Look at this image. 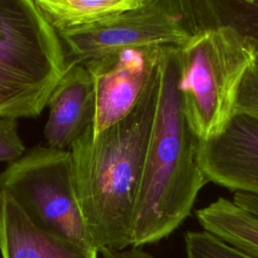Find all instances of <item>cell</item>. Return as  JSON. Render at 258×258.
Wrapping results in <instances>:
<instances>
[{"label":"cell","mask_w":258,"mask_h":258,"mask_svg":"<svg viewBox=\"0 0 258 258\" xmlns=\"http://www.w3.org/2000/svg\"><path fill=\"white\" fill-rule=\"evenodd\" d=\"M159 91L157 67L139 101L98 135L90 126L69 149L78 205L92 248L132 246L135 203Z\"/></svg>","instance_id":"6da1fadb"},{"label":"cell","mask_w":258,"mask_h":258,"mask_svg":"<svg viewBox=\"0 0 258 258\" xmlns=\"http://www.w3.org/2000/svg\"><path fill=\"white\" fill-rule=\"evenodd\" d=\"M158 99L137 192L132 246L160 241L188 217L209 182L199 162L201 141L191 131L177 91L178 47L160 48Z\"/></svg>","instance_id":"7a4b0ae2"},{"label":"cell","mask_w":258,"mask_h":258,"mask_svg":"<svg viewBox=\"0 0 258 258\" xmlns=\"http://www.w3.org/2000/svg\"><path fill=\"white\" fill-rule=\"evenodd\" d=\"M255 56L252 41L230 25L199 29L178 47L177 91L201 142L220 135L235 116L240 85Z\"/></svg>","instance_id":"3957f363"},{"label":"cell","mask_w":258,"mask_h":258,"mask_svg":"<svg viewBox=\"0 0 258 258\" xmlns=\"http://www.w3.org/2000/svg\"><path fill=\"white\" fill-rule=\"evenodd\" d=\"M0 190L43 231L92 248L76 197L70 150L47 145L26 150L0 172Z\"/></svg>","instance_id":"277c9868"},{"label":"cell","mask_w":258,"mask_h":258,"mask_svg":"<svg viewBox=\"0 0 258 258\" xmlns=\"http://www.w3.org/2000/svg\"><path fill=\"white\" fill-rule=\"evenodd\" d=\"M195 31L189 1L143 0L135 8L57 35L67 69L124 49L179 47Z\"/></svg>","instance_id":"5b68a950"},{"label":"cell","mask_w":258,"mask_h":258,"mask_svg":"<svg viewBox=\"0 0 258 258\" xmlns=\"http://www.w3.org/2000/svg\"><path fill=\"white\" fill-rule=\"evenodd\" d=\"M0 67L49 90L63 75L60 39L34 0H0Z\"/></svg>","instance_id":"8992f818"},{"label":"cell","mask_w":258,"mask_h":258,"mask_svg":"<svg viewBox=\"0 0 258 258\" xmlns=\"http://www.w3.org/2000/svg\"><path fill=\"white\" fill-rule=\"evenodd\" d=\"M161 47L124 49L84 63L95 91L93 135L131 112L156 70Z\"/></svg>","instance_id":"52a82bcc"},{"label":"cell","mask_w":258,"mask_h":258,"mask_svg":"<svg viewBox=\"0 0 258 258\" xmlns=\"http://www.w3.org/2000/svg\"><path fill=\"white\" fill-rule=\"evenodd\" d=\"M199 162L209 182L258 196V122L235 115L220 135L201 142Z\"/></svg>","instance_id":"ba28073f"},{"label":"cell","mask_w":258,"mask_h":258,"mask_svg":"<svg viewBox=\"0 0 258 258\" xmlns=\"http://www.w3.org/2000/svg\"><path fill=\"white\" fill-rule=\"evenodd\" d=\"M48 118L43 134L47 146L69 150L93 124L95 91L84 64L66 69L46 103Z\"/></svg>","instance_id":"9c48e42d"},{"label":"cell","mask_w":258,"mask_h":258,"mask_svg":"<svg viewBox=\"0 0 258 258\" xmlns=\"http://www.w3.org/2000/svg\"><path fill=\"white\" fill-rule=\"evenodd\" d=\"M0 253L2 258H98L95 249L40 229L3 190H0Z\"/></svg>","instance_id":"30bf717a"},{"label":"cell","mask_w":258,"mask_h":258,"mask_svg":"<svg viewBox=\"0 0 258 258\" xmlns=\"http://www.w3.org/2000/svg\"><path fill=\"white\" fill-rule=\"evenodd\" d=\"M196 216L204 231L239 252L258 258V216L223 197L198 210Z\"/></svg>","instance_id":"8fae6325"},{"label":"cell","mask_w":258,"mask_h":258,"mask_svg":"<svg viewBox=\"0 0 258 258\" xmlns=\"http://www.w3.org/2000/svg\"><path fill=\"white\" fill-rule=\"evenodd\" d=\"M143 0H34L45 21L58 34L94 24L135 8Z\"/></svg>","instance_id":"7c38bea8"},{"label":"cell","mask_w":258,"mask_h":258,"mask_svg":"<svg viewBox=\"0 0 258 258\" xmlns=\"http://www.w3.org/2000/svg\"><path fill=\"white\" fill-rule=\"evenodd\" d=\"M207 25H230L248 37L258 51V0H205L201 3Z\"/></svg>","instance_id":"4fadbf2b"},{"label":"cell","mask_w":258,"mask_h":258,"mask_svg":"<svg viewBox=\"0 0 258 258\" xmlns=\"http://www.w3.org/2000/svg\"><path fill=\"white\" fill-rule=\"evenodd\" d=\"M184 245L186 258H251L204 230L185 232Z\"/></svg>","instance_id":"5bb4252c"},{"label":"cell","mask_w":258,"mask_h":258,"mask_svg":"<svg viewBox=\"0 0 258 258\" xmlns=\"http://www.w3.org/2000/svg\"><path fill=\"white\" fill-rule=\"evenodd\" d=\"M235 115H243L258 122V68L255 63L246 72L240 85Z\"/></svg>","instance_id":"9a60e30c"},{"label":"cell","mask_w":258,"mask_h":258,"mask_svg":"<svg viewBox=\"0 0 258 258\" xmlns=\"http://www.w3.org/2000/svg\"><path fill=\"white\" fill-rule=\"evenodd\" d=\"M26 151L18 133V119L0 117V162H12Z\"/></svg>","instance_id":"2e32d148"},{"label":"cell","mask_w":258,"mask_h":258,"mask_svg":"<svg viewBox=\"0 0 258 258\" xmlns=\"http://www.w3.org/2000/svg\"><path fill=\"white\" fill-rule=\"evenodd\" d=\"M98 254H101L102 258H153L149 253L142 250L141 247H132L128 250L101 249Z\"/></svg>","instance_id":"e0dca14e"},{"label":"cell","mask_w":258,"mask_h":258,"mask_svg":"<svg viewBox=\"0 0 258 258\" xmlns=\"http://www.w3.org/2000/svg\"><path fill=\"white\" fill-rule=\"evenodd\" d=\"M255 66L258 68V51H256V56H255Z\"/></svg>","instance_id":"ac0fdd59"}]
</instances>
